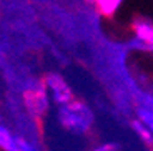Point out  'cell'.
<instances>
[{"mask_svg":"<svg viewBox=\"0 0 153 151\" xmlns=\"http://www.w3.org/2000/svg\"><path fill=\"white\" fill-rule=\"evenodd\" d=\"M47 83H48L50 88L53 90L55 98H57L58 101L65 103L67 100H70V91H68V88L65 87V83H63V81H62V80L58 78L57 75H50L48 78H47Z\"/></svg>","mask_w":153,"mask_h":151,"instance_id":"1","label":"cell"}]
</instances>
